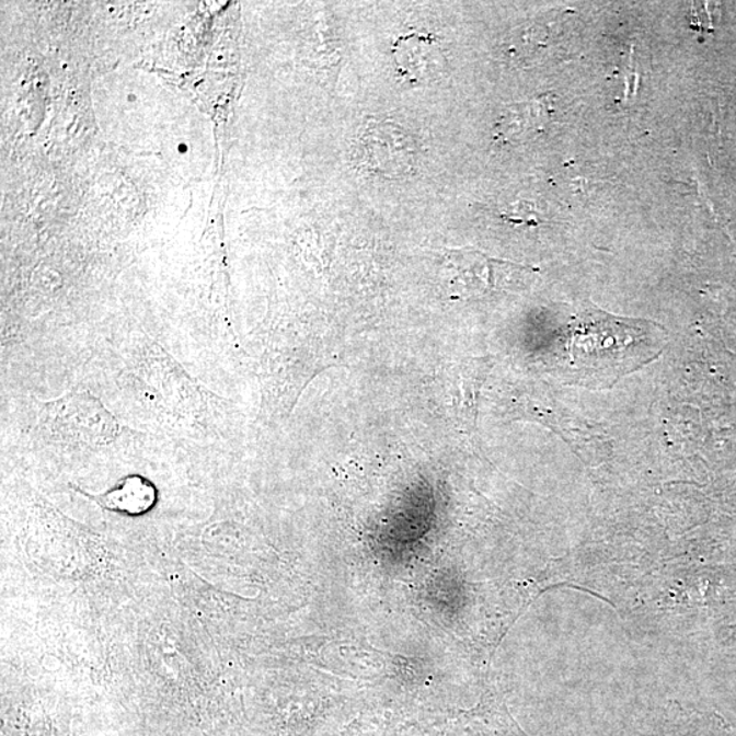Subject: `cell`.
Masks as SVG:
<instances>
[{
	"label": "cell",
	"mask_w": 736,
	"mask_h": 736,
	"mask_svg": "<svg viewBox=\"0 0 736 736\" xmlns=\"http://www.w3.org/2000/svg\"><path fill=\"white\" fill-rule=\"evenodd\" d=\"M654 325L607 314L588 306L574 315L563 334V370L590 388H610L619 378L651 364L662 354Z\"/></svg>",
	"instance_id": "cell-1"
},
{
	"label": "cell",
	"mask_w": 736,
	"mask_h": 736,
	"mask_svg": "<svg viewBox=\"0 0 736 736\" xmlns=\"http://www.w3.org/2000/svg\"><path fill=\"white\" fill-rule=\"evenodd\" d=\"M126 355V389L138 404L170 425L205 426L215 394L199 387L149 337H131Z\"/></svg>",
	"instance_id": "cell-2"
},
{
	"label": "cell",
	"mask_w": 736,
	"mask_h": 736,
	"mask_svg": "<svg viewBox=\"0 0 736 736\" xmlns=\"http://www.w3.org/2000/svg\"><path fill=\"white\" fill-rule=\"evenodd\" d=\"M36 432L49 445L100 449L118 442L125 428L96 395L72 392L38 403Z\"/></svg>",
	"instance_id": "cell-3"
},
{
	"label": "cell",
	"mask_w": 736,
	"mask_h": 736,
	"mask_svg": "<svg viewBox=\"0 0 736 736\" xmlns=\"http://www.w3.org/2000/svg\"><path fill=\"white\" fill-rule=\"evenodd\" d=\"M416 160L415 139L393 122L370 123L361 134L359 164L371 174L384 177L410 175L415 170Z\"/></svg>",
	"instance_id": "cell-4"
},
{
	"label": "cell",
	"mask_w": 736,
	"mask_h": 736,
	"mask_svg": "<svg viewBox=\"0 0 736 736\" xmlns=\"http://www.w3.org/2000/svg\"><path fill=\"white\" fill-rule=\"evenodd\" d=\"M395 69L410 83L433 80L444 70L445 55L437 38L425 35L399 37L392 48Z\"/></svg>",
	"instance_id": "cell-5"
},
{
	"label": "cell",
	"mask_w": 736,
	"mask_h": 736,
	"mask_svg": "<svg viewBox=\"0 0 736 736\" xmlns=\"http://www.w3.org/2000/svg\"><path fill=\"white\" fill-rule=\"evenodd\" d=\"M94 499L105 509L139 515L154 505L156 490L143 478L130 476L108 493L94 495Z\"/></svg>",
	"instance_id": "cell-6"
},
{
	"label": "cell",
	"mask_w": 736,
	"mask_h": 736,
	"mask_svg": "<svg viewBox=\"0 0 736 736\" xmlns=\"http://www.w3.org/2000/svg\"><path fill=\"white\" fill-rule=\"evenodd\" d=\"M186 150H187L186 145H180V152L184 153L186 152Z\"/></svg>",
	"instance_id": "cell-7"
}]
</instances>
